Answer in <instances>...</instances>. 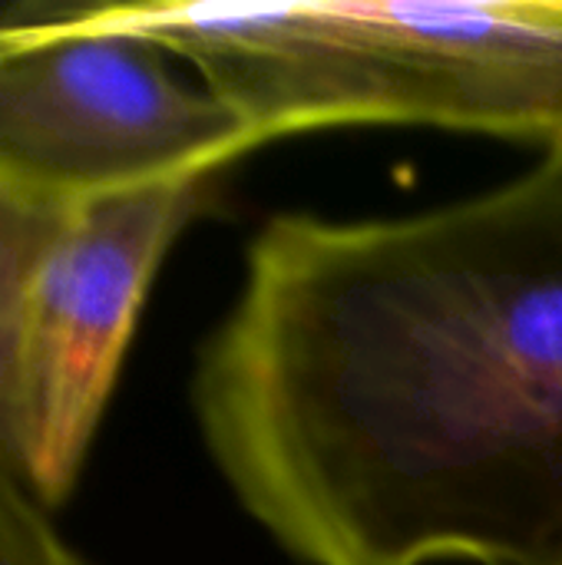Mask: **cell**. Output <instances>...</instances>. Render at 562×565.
<instances>
[{
    "mask_svg": "<svg viewBox=\"0 0 562 565\" xmlns=\"http://www.w3.org/2000/svg\"><path fill=\"white\" fill-rule=\"evenodd\" d=\"M192 401L301 563L562 565V146L444 209L272 218Z\"/></svg>",
    "mask_w": 562,
    "mask_h": 565,
    "instance_id": "6da1fadb",
    "label": "cell"
},
{
    "mask_svg": "<svg viewBox=\"0 0 562 565\" xmlns=\"http://www.w3.org/2000/svg\"><path fill=\"white\" fill-rule=\"evenodd\" d=\"M93 10L189 63L258 142L401 122L562 146V0Z\"/></svg>",
    "mask_w": 562,
    "mask_h": 565,
    "instance_id": "7a4b0ae2",
    "label": "cell"
},
{
    "mask_svg": "<svg viewBox=\"0 0 562 565\" xmlns=\"http://www.w3.org/2000/svg\"><path fill=\"white\" fill-rule=\"evenodd\" d=\"M205 199L209 179L0 202V467L40 507L73 490L149 285Z\"/></svg>",
    "mask_w": 562,
    "mask_h": 565,
    "instance_id": "3957f363",
    "label": "cell"
},
{
    "mask_svg": "<svg viewBox=\"0 0 562 565\" xmlns=\"http://www.w3.org/2000/svg\"><path fill=\"white\" fill-rule=\"evenodd\" d=\"M258 136L159 43L93 7L0 20V202L83 205L209 179Z\"/></svg>",
    "mask_w": 562,
    "mask_h": 565,
    "instance_id": "277c9868",
    "label": "cell"
},
{
    "mask_svg": "<svg viewBox=\"0 0 562 565\" xmlns=\"http://www.w3.org/2000/svg\"><path fill=\"white\" fill-rule=\"evenodd\" d=\"M40 507L3 467H0V565H86Z\"/></svg>",
    "mask_w": 562,
    "mask_h": 565,
    "instance_id": "5b68a950",
    "label": "cell"
}]
</instances>
